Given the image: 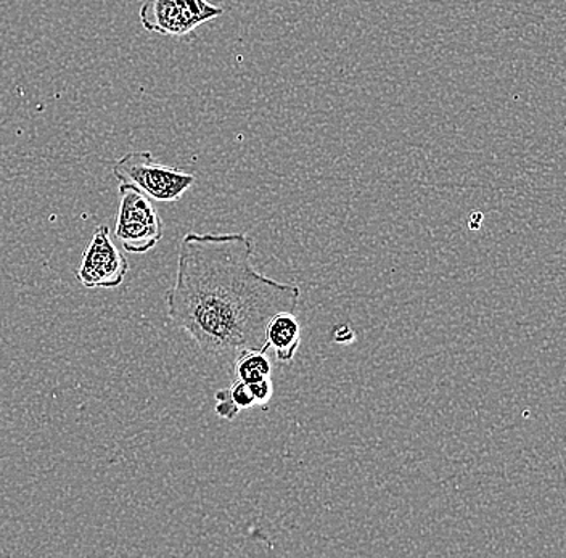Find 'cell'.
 <instances>
[{
	"mask_svg": "<svg viewBox=\"0 0 566 558\" xmlns=\"http://www.w3.org/2000/svg\"><path fill=\"white\" fill-rule=\"evenodd\" d=\"M224 9L208 0H145L140 24L163 36H186L201 24L218 19Z\"/></svg>",
	"mask_w": 566,
	"mask_h": 558,
	"instance_id": "277c9868",
	"label": "cell"
},
{
	"mask_svg": "<svg viewBox=\"0 0 566 558\" xmlns=\"http://www.w3.org/2000/svg\"><path fill=\"white\" fill-rule=\"evenodd\" d=\"M233 372L237 380L243 383H256V381L271 379L272 366L268 352L261 349H245L235 356Z\"/></svg>",
	"mask_w": 566,
	"mask_h": 558,
	"instance_id": "52a82bcc",
	"label": "cell"
},
{
	"mask_svg": "<svg viewBox=\"0 0 566 558\" xmlns=\"http://www.w3.org/2000/svg\"><path fill=\"white\" fill-rule=\"evenodd\" d=\"M163 219L147 196L134 187L119 183V210L115 236L124 252L145 254L163 239Z\"/></svg>",
	"mask_w": 566,
	"mask_h": 558,
	"instance_id": "3957f363",
	"label": "cell"
},
{
	"mask_svg": "<svg viewBox=\"0 0 566 558\" xmlns=\"http://www.w3.org/2000/svg\"><path fill=\"white\" fill-rule=\"evenodd\" d=\"M247 234L184 235L176 282L165 295L169 319L210 358H235L265 346V325L279 313L295 314L301 289L258 272Z\"/></svg>",
	"mask_w": 566,
	"mask_h": 558,
	"instance_id": "6da1fadb",
	"label": "cell"
},
{
	"mask_svg": "<svg viewBox=\"0 0 566 558\" xmlns=\"http://www.w3.org/2000/svg\"><path fill=\"white\" fill-rule=\"evenodd\" d=\"M251 391H253L254 399H256L258 406L268 404L271 401L272 394H274V387H272L271 379L256 381V383L250 385Z\"/></svg>",
	"mask_w": 566,
	"mask_h": 558,
	"instance_id": "9c48e42d",
	"label": "cell"
},
{
	"mask_svg": "<svg viewBox=\"0 0 566 558\" xmlns=\"http://www.w3.org/2000/svg\"><path fill=\"white\" fill-rule=\"evenodd\" d=\"M224 393L226 397L230 399V402H232L233 408L239 412L243 411V409H251L254 408V406H258L250 385L243 383V381H233L232 387L224 388Z\"/></svg>",
	"mask_w": 566,
	"mask_h": 558,
	"instance_id": "ba28073f",
	"label": "cell"
},
{
	"mask_svg": "<svg viewBox=\"0 0 566 558\" xmlns=\"http://www.w3.org/2000/svg\"><path fill=\"white\" fill-rule=\"evenodd\" d=\"M129 272V263L109 236L108 225H98L83 254L77 282L84 288H118Z\"/></svg>",
	"mask_w": 566,
	"mask_h": 558,
	"instance_id": "5b68a950",
	"label": "cell"
},
{
	"mask_svg": "<svg viewBox=\"0 0 566 558\" xmlns=\"http://www.w3.org/2000/svg\"><path fill=\"white\" fill-rule=\"evenodd\" d=\"M113 176L123 186L134 187L148 199L172 203L192 189L197 178L182 169L155 161L150 151H129L113 166Z\"/></svg>",
	"mask_w": 566,
	"mask_h": 558,
	"instance_id": "7a4b0ae2",
	"label": "cell"
},
{
	"mask_svg": "<svg viewBox=\"0 0 566 558\" xmlns=\"http://www.w3.org/2000/svg\"><path fill=\"white\" fill-rule=\"evenodd\" d=\"M301 345V325L295 314L279 313L265 325V346L279 362H292Z\"/></svg>",
	"mask_w": 566,
	"mask_h": 558,
	"instance_id": "8992f818",
	"label": "cell"
},
{
	"mask_svg": "<svg viewBox=\"0 0 566 558\" xmlns=\"http://www.w3.org/2000/svg\"><path fill=\"white\" fill-rule=\"evenodd\" d=\"M332 337H334L335 343H339V345H346V343L354 341L356 334H354V330L352 327H349V325H338V327H335Z\"/></svg>",
	"mask_w": 566,
	"mask_h": 558,
	"instance_id": "30bf717a",
	"label": "cell"
}]
</instances>
